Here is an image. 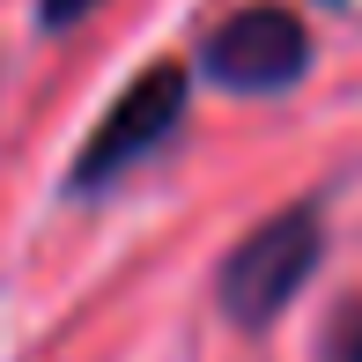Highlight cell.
I'll return each instance as SVG.
<instances>
[{
    "instance_id": "277c9868",
    "label": "cell",
    "mask_w": 362,
    "mask_h": 362,
    "mask_svg": "<svg viewBox=\"0 0 362 362\" xmlns=\"http://www.w3.org/2000/svg\"><path fill=\"white\" fill-rule=\"evenodd\" d=\"M333 362H362V318L340 325V340H333Z\"/></svg>"
},
{
    "instance_id": "5b68a950",
    "label": "cell",
    "mask_w": 362,
    "mask_h": 362,
    "mask_svg": "<svg viewBox=\"0 0 362 362\" xmlns=\"http://www.w3.org/2000/svg\"><path fill=\"white\" fill-rule=\"evenodd\" d=\"M37 8H45V23H52V30H59V23H74V15H89V8H96V0H37Z\"/></svg>"
},
{
    "instance_id": "6da1fadb",
    "label": "cell",
    "mask_w": 362,
    "mask_h": 362,
    "mask_svg": "<svg viewBox=\"0 0 362 362\" xmlns=\"http://www.w3.org/2000/svg\"><path fill=\"white\" fill-rule=\"evenodd\" d=\"M310 267H318V207H288V215L259 222L222 259L215 296H222V310L237 325H274L296 303V288L310 281Z\"/></svg>"
},
{
    "instance_id": "7a4b0ae2",
    "label": "cell",
    "mask_w": 362,
    "mask_h": 362,
    "mask_svg": "<svg viewBox=\"0 0 362 362\" xmlns=\"http://www.w3.org/2000/svg\"><path fill=\"white\" fill-rule=\"evenodd\" d=\"M185 96H192V74L177 67V59L148 67L134 89H126L119 104L104 111V126L89 134V148L74 156V192H96V185H111L119 170L148 163L163 141L177 134V119H185Z\"/></svg>"
},
{
    "instance_id": "3957f363",
    "label": "cell",
    "mask_w": 362,
    "mask_h": 362,
    "mask_svg": "<svg viewBox=\"0 0 362 362\" xmlns=\"http://www.w3.org/2000/svg\"><path fill=\"white\" fill-rule=\"evenodd\" d=\"M200 67L222 81V89H244V96H267V89H288L296 74L310 67V30L303 15L288 8H244L207 37Z\"/></svg>"
}]
</instances>
